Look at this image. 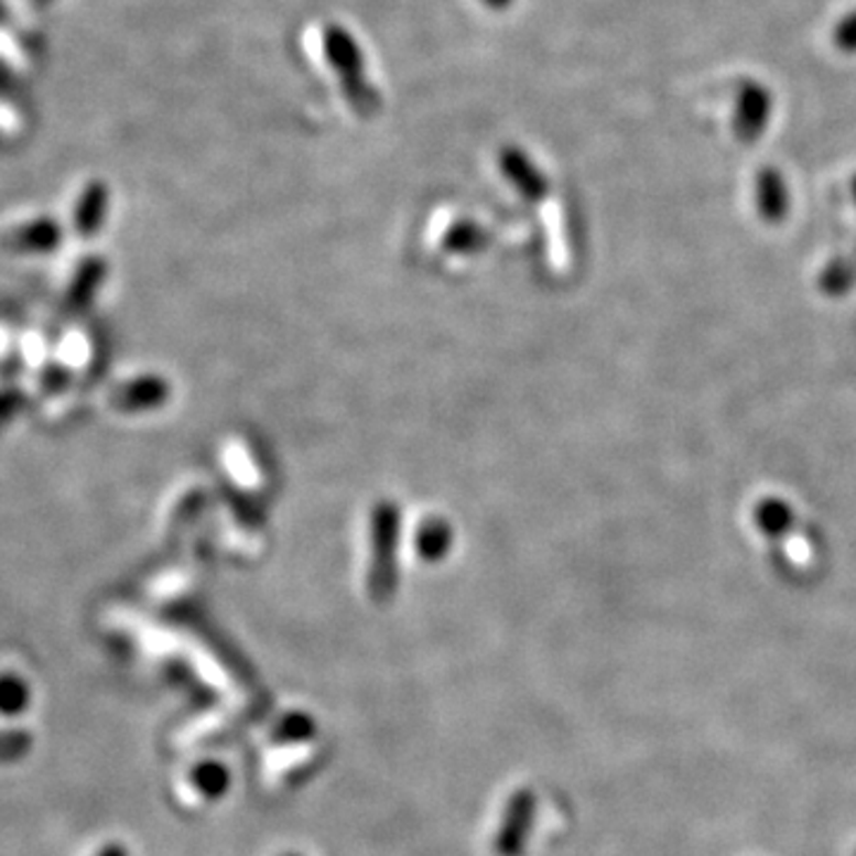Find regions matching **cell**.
Wrapping results in <instances>:
<instances>
[{
    "label": "cell",
    "mask_w": 856,
    "mask_h": 856,
    "mask_svg": "<svg viewBox=\"0 0 856 856\" xmlns=\"http://www.w3.org/2000/svg\"><path fill=\"white\" fill-rule=\"evenodd\" d=\"M835 43L845 51H856V12H852L845 22L835 29Z\"/></svg>",
    "instance_id": "cell-6"
},
{
    "label": "cell",
    "mask_w": 856,
    "mask_h": 856,
    "mask_svg": "<svg viewBox=\"0 0 856 856\" xmlns=\"http://www.w3.org/2000/svg\"><path fill=\"white\" fill-rule=\"evenodd\" d=\"M484 3H486L488 8H495V10H502V8H507V6H509V0H484Z\"/></svg>",
    "instance_id": "cell-8"
},
{
    "label": "cell",
    "mask_w": 856,
    "mask_h": 856,
    "mask_svg": "<svg viewBox=\"0 0 856 856\" xmlns=\"http://www.w3.org/2000/svg\"><path fill=\"white\" fill-rule=\"evenodd\" d=\"M766 94L757 86H747L743 100H740V110H738V122H740V137H747L755 129H759L766 119Z\"/></svg>",
    "instance_id": "cell-3"
},
{
    "label": "cell",
    "mask_w": 856,
    "mask_h": 856,
    "mask_svg": "<svg viewBox=\"0 0 856 856\" xmlns=\"http://www.w3.org/2000/svg\"><path fill=\"white\" fill-rule=\"evenodd\" d=\"M312 735H314L312 716L300 714V712L285 716L277 730V738L281 743H303V740H310Z\"/></svg>",
    "instance_id": "cell-4"
},
{
    "label": "cell",
    "mask_w": 856,
    "mask_h": 856,
    "mask_svg": "<svg viewBox=\"0 0 856 856\" xmlns=\"http://www.w3.org/2000/svg\"><path fill=\"white\" fill-rule=\"evenodd\" d=\"M535 794L529 788L517 790L509 798L505 814L500 821V828L492 839L495 856H521L529 843V835L535 825Z\"/></svg>",
    "instance_id": "cell-2"
},
{
    "label": "cell",
    "mask_w": 856,
    "mask_h": 856,
    "mask_svg": "<svg viewBox=\"0 0 856 856\" xmlns=\"http://www.w3.org/2000/svg\"><path fill=\"white\" fill-rule=\"evenodd\" d=\"M759 195L766 213H783V186H780L776 174H763L759 178Z\"/></svg>",
    "instance_id": "cell-5"
},
{
    "label": "cell",
    "mask_w": 856,
    "mask_h": 856,
    "mask_svg": "<svg viewBox=\"0 0 856 856\" xmlns=\"http://www.w3.org/2000/svg\"><path fill=\"white\" fill-rule=\"evenodd\" d=\"M227 785H229L227 771H224L221 766H209V769L205 771V788H207V792L219 794V792L227 790Z\"/></svg>",
    "instance_id": "cell-7"
},
{
    "label": "cell",
    "mask_w": 856,
    "mask_h": 856,
    "mask_svg": "<svg viewBox=\"0 0 856 856\" xmlns=\"http://www.w3.org/2000/svg\"><path fill=\"white\" fill-rule=\"evenodd\" d=\"M283 856H300V854H283Z\"/></svg>",
    "instance_id": "cell-9"
},
{
    "label": "cell",
    "mask_w": 856,
    "mask_h": 856,
    "mask_svg": "<svg viewBox=\"0 0 856 856\" xmlns=\"http://www.w3.org/2000/svg\"><path fill=\"white\" fill-rule=\"evenodd\" d=\"M328 65L338 74L345 98L359 112H371L379 105L377 91L369 86L365 74V55L359 53L355 39L340 26H328L324 36Z\"/></svg>",
    "instance_id": "cell-1"
}]
</instances>
